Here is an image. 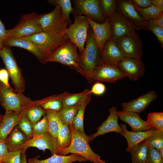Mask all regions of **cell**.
<instances>
[{
    "label": "cell",
    "mask_w": 163,
    "mask_h": 163,
    "mask_svg": "<svg viewBox=\"0 0 163 163\" xmlns=\"http://www.w3.org/2000/svg\"><path fill=\"white\" fill-rule=\"evenodd\" d=\"M6 31L4 25L0 19V50L3 46V42L5 37Z\"/></svg>",
    "instance_id": "49"
},
{
    "label": "cell",
    "mask_w": 163,
    "mask_h": 163,
    "mask_svg": "<svg viewBox=\"0 0 163 163\" xmlns=\"http://www.w3.org/2000/svg\"><path fill=\"white\" fill-rule=\"evenodd\" d=\"M72 94L66 91L62 93L35 101L37 105L40 106L45 110H51L59 111L62 107L63 100Z\"/></svg>",
    "instance_id": "25"
},
{
    "label": "cell",
    "mask_w": 163,
    "mask_h": 163,
    "mask_svg": "<svg viewBox=\"0 0 163 163\" xmlns=\"http://www.w3.org/2000/svg\"><path fill=\"white\" fill-rule=\"evenodd\" d=\"M157 97L155 92L150 91L137 98L122 103L123 110L139 114L145 110Z\"/></svg>",
    "instance_id": "19"
},
{
    "label": "cell",
    "mask_w": 163,
    "mask_h": 163,
    "mask_svg": "<svg viewBox=\"0 0 163 163\" xmlns=\"http://www.w3.org/2000/svg\"><path fill=\"white\" fill-rule=\"evenodd\" d=\"M46 112L48 123V132L57 139L61 123L58 111L47 110Z\"/></svg>",
    "instance_id": "31"
},
{
    "label": "cell",
    "mask_w": 163,
    "mask_h": 163,
    "mask_svg": "<svg viewBox=\"0 0 163 163\" xmlns=\"http://www.w3.org/2000/svg\"><path fill=\"white\" fill-rule=\"evenodd\" d=\"M0 104L5 110L25 113L36 104L23 93H15L0 81Z\"/></svg>",
    "instance_id": "2"
},
{
    "label": "cell",
    "mask_w": 163,
    "mask_h": 163,
    "mask_svg": "<svg viewBox=\"0 0 163 163\" xmlns=\"http://www.w3.org/2000/svg\"><path fill=\"white\" fill-rule=\"evenodd\" d=\"M39 22L43 32L55 35H65L67 29V24L58 5L49 13L41 14Z\"/></svg>",
    "instance_id": "6"
},
{
    "label": "cell",
    "mask_w": 163,
    "mask_h": 163,
    "mask_svg": "<svg viewBox=\"0 0 163 163\" xmlns=\"http://www.w3.org/2000/svg\"><path fill=\"white\" fill-rule=\"evenodd\" d=\"M120 125L123 130L120 134L125 137L127 142L128 146L126 149L127 152H129L139 143L152 136L158 130L153 128L146 131L133 132L127 129L125 124H121Z\"/></svg>",
    "instance_id": "24"
},
{
    "label": "cell",
    "mask_w": 163,
    "mask_h": 163,
    "mask_svg": "<svg viewBox=\"0 0 163 163\" xmlns=\"http://www.w3.org/2000/svg\"><path fill=\"white\" fill-rule=\"evenodd\" d=\"M126 57L141 60L143 44L135 31L115 41Z\"/></svg>",
    "instance_id": "11"
},
{
    "label": "cell",
    "mask_w": 163,
    "mask_h": 163,
    "mask_svg": "<svg viewBox=\"0 0 163 163\" xmlns=\"http://www.w3.org/2000/svg\"><path fill=\"white\" fill-rule=\"evenodd\" d=\"M46 114L45 110L40 106L36 105L28 110L25 116L33 124L39 121L41 117Z\"/></svg>",
    "instance_id": "38"
},
{
    "label": "cell",
    "mask_w": 163,
    "mask_h": 163,
    "mask_svg": "<svg viewBox=\"0 0 163 163\" xmlns=\"http://www.w3.org/2000/svg\"><path fill=\"white\" fill-rule=\"evenodd\" d=\"M30 147L37 148L44 152L46 149H48L53 155L55 153L57 149V139L54 137L49 132H46L27 140L23 148L27 149Z\"/></svg>",
    "instance_id": "16"
},
{
    "label": "cell",
    "mask_w": 163,
    "mask_h": 163,
    "mask_svg": "<svg viewBox=\"0 0 163 163\" xmlns=\"http://www.w3.org/2000/svg\"><path fill=\"white\" fill-rule=\"evenodd\" d=\"M150 21L157 25L163 28V13L156 19Z\"/></svg>",
    "instance_id": "50"
},
{
    "label": "cell",
    "mask_w": 163,
    "mask_h": 163,
    "mask_svg": "<svg viewBox=\"0 0 163 163\" xmlns=\"http://www.w3.org/2000/svg\"><path fill=\"white\" fill-rule=\"evenodd\" d=\"M126 77L117 66L101 63L92 71L87 80L89 84L103 82L115 83Z\"/></svg>",
    "instance_id": "9"
},
{
    "label": "cell",
    "mask_w": 163,
    "mask_h": 163,
    "mask_svg": "<svg viewBox=\"0 0 163 163\" xmlns=\"http://www.w3.org/2000/svg\"><path fill=\"white\" fill-rule=\"evenodd\" d=\"M3 46L11 48L16 46L24 49L34 55L41 63L46 64L48 58L43 50L32 41L26 37H7L4 39Z\"/></svg>",
    "instance_id": "14"
},
{
    "label": "cell",
    "mask_w": 163,
    "mask_h": 163,
    "mask_svg": "<svg viewBox=\"0 0 163 163\" xmlns=\"http://www.w3.org/2000/svg\"><path fill=\"white\" fill-rule=\"evenodd\" d=\"M27 140L25 135L17 126L8 135L4 142L8 151H12L22 149Z\"/></svg>",
    "instance_id": "27"
},
{
    "label": "cell",
    "mask_w": 163,
    "mask_h": 163,
    "mask_svg": "<svg viewBox=\"0 0 163 163\" xmlns=\"http://www.w3.org/2000/svg\"><path fill=\"white\" fill-rule=\"evenodd\" d=\"M158 152L161 158L163 159V148Z\"/></svg>",
    "instance_id": "53"
},
{
    "label": "cell",
    "mask_w": 163,
    "mask_h": 163,
    "mask_svg": "<svg viewBox=\"0 0 163 163\" xmlns=\"http://www.w3.org/2000/svg\"><path fill=\"white\" fill-rule=\"evenodd\" d=\"M41 16L36 12L22 15L17 24L6 30L5 38L24 37L42 32L39 22Z\"/></svg>",
    "instance_id": "7"
},
{
    "label": "cell",
    "mask_w": 163,
    "mask_h": 163,
    "mask_svg": "<svg viewBox=\"0 0 163 163\" xmlns=\"http://www.w3.org/2000/svg\"><path fill=\"white\" fill-rule=\"evenodd\" d=\"M117 11L132 23L136 29H143L145 21L136 10L130 0L117 1Z\"/></svg>",
    "instance_id": "20"
},
{
    "label": "cell",
    "mask_w": 163,
    "mask_h": 163,
    "mask_svg": "<svg viewBox=\"0 0 163 163\" xmlns=\"http://www.w3.org/2000/svg\"><path fill=\"white\" fill-rule=\"evenodd\" d=\"M48 62H58L76 70L85 78V73L81 66L76 46L67 39L52 54Z\"/></svg>",
    "instance_id": "3"
},
{
    "label": "cell",
    "mask_w": 163,
    "mask_h": 163,
    "mask_svg": "<svg viewBox=\"0 0 163 163\" xmlns=\"http://www.w3.org/2000/svg\"><path fill=\"white\" fill-rule=\"evenodd\" d=\"M47 2L55 6L58 5L61 7L67 25L70 26L72 24L70 14L73 10L70 0H48Z\"/></svg>",
    "instance_id": "33"
},
{
    "label": "cell",
    "mask_w": 163,
    "mask_h": 163,
    "mask_svg": "<svg viewBox=\"0 0 163 163\" xmlns=\"http://www.w3.org/2000/svg\"><path fill=\"white\" fill-rule=\"evenodd\" d=\"M22 149L8 151L4 158L3 163H21V153Z\"/></svg>",
    "instance_id": "44"
},
{
    "label": "cell",
    "mask_w": 163,
    "mask_h": 163,
    "mask_svg": "<svg viewBox=\"0 0 163 163\" xmlns=\"http://www.w3.org/2000/svg\"><path fill=\"white\" fill-rule=\"evenodd\" d=\"M72 139V133L69 126L61 121L57 138V148L55 153L59 151L68 147Z\"/></svg>",
    "instance_id": "29"
},
{
    "label": "cell",
    "mask_w": 163,
    "mask_h": 163,
    "mask_svg": "<svg viewBox=\"0 0 163 163\" xmlns=\"http://www.w3.org/2000/svg\"><path fill=\"white\" fill-rule=\"evenodd\" d=\"M110 25V40H116L135 31L134 25L117 11L108 18Z\"/></svg>",
    "instance_id": "13"
},
{
    "label": "cell",
    "mask_w": 163,
    "mask_h": 163,
    "mask_svg": "<svg viewBox=\"0 0 163 163\" xmlns=\"http://www.w3.org/2000/svg\"><path fill=\"white\" fill-rule=\"evenodd\" d=\"M148 147V145L145 139L129 151L132 163H145Z\"/></svg>",
    "instance_id": "30"
},
{
    "label": "cell",
    "mask_w": 163,
    "mask_h": 163,
    "mask_svg": "<svg viewBox=\"0 0 163 163\" xmlns=\"http://www.w3.org/2000/svg\"><path fill=\"white\" fill-rule=\"evenodd\" d=\"M137 12L144 21L153 20L162 13L155 5H152L148 8H142L133 5Z\"/></svg>",
    "instance_id": "34"
},
{
    "label": "cell",
    "mask_w": 163,
    "mask_h": 163,
    "mask_svg": "<svg viewBox=\"0 0 163 163\" xmlns=\"http://www.w3.org/2000/svg\"><path fill=\"white\" fill-rule=\"evenodd\" d=\"M17 126L25 135L28 140L32 138V124L25 115L21 117Z\"/></svg>",
    "instance_id": "42"
},
{
    "label": "cell",
    "mask_w": 163,
    "mask_h": 163,
    "mask_svg": "<svg viewBox=\"0 0 163 163\" xmlns=\"http://www.w3.org/2000/svg\"><path fill=\"white\" fill-rule=\"evenodd\" d=\"M86 42L84 50L79 55L81 66L85 73V78L87 80L92 71L101 63V51L94 41L92 30L90 25Z\"/></svg>",
    "instance_id": "5"
},
{
    "label": "cell",
    "mask_w": 163,
    "mask_h": 163,
    "mask_svg": "<svg viewBox=\"0 0 163 163\" xmlns=\"http://www.w3.org/2000/svg\"><path fill=\"white\" fill-rule=\"evenodd\" d=\"M92 29L94 38L98 49L102 51L106 43L110 40V25L108 18L103 23H97L85 16Z\"/></svg>",
    "instance_id": "15"
},
{
    "label": "cell",
    "mask_w": 163,
    "mask_h": 163,
    "mask_svg": "<svg viewBox=\"0 0 163 163\" xmlns=\"http://www.w3.org/2000/svg\"><path fill=\"white\" fill-rule=\"evenodd\" d=\"M152 32L155 36L161 46L163 47V28L151 21H145L143 29Z\"/></svg>",
    "instance_id": "39"
},
{
    "label": "cell",
    "mask_w": 163,
    "mask_h": 163,
    "mask_svg": "<svg viewBox=\"0 0 163 163\" xmlns=\"http://www.w3.org/2000/svg\"><path fill=\"white\" fill-rule=\"evenodd\" d=\"M74 5L71 13L73 16L84 14L95 22L102 23L105 19L103 16L99 0H73Z\"/></svg>",
    "instance_id": "12"
},
{
    "label": "cell",
    "mask_w": 163,
    "mask_h": 163,
    "mask_svg": "<svg viewBox=\"0 0 163 163\" xmlns=\"http://www.w3.org/2000/svg\"><path fill=\"white\" fill-rule=\"evenodd\" d=\"M25 37L39 47L48 59L68 39L65 35H56L43 32Z\"/></svg>",
    "instance_id": "10"
},
{
    "label": "cell",
    "mask_w": 163,
    "mask_h": 163,
    "mask_svg": "<svg viewBox=\"0 0 163 163\" xmlns=\"http://www.w3.org/2000/svg\"><path fill=\"white\" fill-rule=\"evenodd\" d=\"M74 21L67 28L65 35L78 48L79 55L83 52L90 24L85 16H74Z\"/></svg>",
    "instance_id": "8"
},
{
    "label": "cell",
    "mask_w": 163,
    "mask_h": 163,
    "mask_svg": "<svg viewBox=\"0 0 163 163\" xmlns=\"http://www.w3.org/2000/svg\"><path fill=\"white\" fill-rule=\"evenodd\" d=\"M27 149L23 148L21 153V163H27L25 152Z\"/></svg>",
    "instance_id": "52"
},
{
    "label": "cell",
    "mask_w": 163,
    "mask_h": 163,
    "mask_svg": "<svg viewBox=\"0 0 163 163\" xmlns=\"http://www.w3.org/2000/svg\"><path fill=\"white\" fill-rule=\"evenodd\" d=\"M145 140L148 145L151 146L158 151L163 148V132L158 130Z\"/></svg>",
    "instance_id": "41"
},
{
    "label": "cell",
    "mask_w": 163,
    "mask_h": 163,
    "mask_svg": "<svg viewBox=\"0 0 163 163\" xmlns=\"http://www.w3.org/2000/svg\"><path fill=\"white\" fill-rule=\"evenodd\" d=\"M105 90L106 87L104 84L100 82H97L93 85L90 92L96 95H101L104 94Z\"/></svg>",
    "instance_id": "45"
},
{
    "label": "cell",
    "mask_w": 163,
    "mask_h": 163,
    "mask_svg": "<svg viewBox=\"0 0 163 163\" xmlns=\"http://www.w3.org/2000/svg\"><path fill=\"white\" fill-rule=\"evenodd\" d=\"M3 117L4 115H2L0 113V125L2 121Z\"/></svg>",
    "instance_id": "54"
},
{
    "label": "cell",
    "mask_w": 163,
    "mask_h": 163,
    "mask_svg": "<svg viewBox=\"0 0 163 163\" xmlns=\"http://www.w3.org/2000/svg\"><path fill=\"white\" fill-rule=\"evenodd\" d=\"M9 75L6 69H0V81L8 87L11 88L9 83Z\"/></svg>",
    "instance_id": "47"
},
{
    "label": "cell",
    "mask_w": 163,
    "mask_h": 163,
    "mask_svg": "<svg viewBox=\"0 0 163 163\" xmlns=\"http://www.w3.org/2000/svg\"><path fill=\"white\" fill-rule=\"evenodd\" d=\"M126 77L133 81L137 80L144 74L145 68L141 60L125 57L117 65Z\"/></svg>",
    "instance_id": "18"
},
{
    "label": "cell",
    "mask_w": 163,
    "mask_h": 163,
    "mask_svg": "<svg viewBox=\"0 0 163 163\" xmlns=\"http://www.w3.org/2000/svg\"><path fill=\"white\" fill-rule=\"evenodd\" d=\"M125 57L115 42L110 40L105 44L103 50L101 52V63L117 66Z\"/></svg>",
    "instance_id": "21"
},
{
    "label": "cell",
    "mask_w": 163,
    "mask_h": 163,
    "mask_svg": "<svg viewBox=\"0 0 163 163\" xmlns=\"http://www.w3.org/2000/svg\"><path fill=\"white\" fill-rule=\"evenodd\" d=\"M91 94L90 92L82 100L73 122V125L75 128L84 134H85L84 128V112L87 105L91 100Z\"/></svg>",
    "instance_id": "28"
},
{
    "label": "cell",
    "mask_w": 163,
    "mask_h": 163,
    "mask_svg": "<svg viewBox=\"0 0 163 163\" xmlns=\"http://www.w3.org/2000/svg\"><path fill=\"white\" fill-rule=\"evenodd\" d=\"M117 113L119 118L130 126L132 132L146 131L154 128L137 113L123 110L117 111Z\"/></svg>",
    "instance_id": "22"
},
{
    "label": "cell",
    "mask_w": 163,
    "mask_h": 163,
    "mask_svg": "<svg viewBox=\"0 0 163 163\" xmlns=\"http://www.w3.org/2000/svg\"><path fill=\"white\" fill-rule=\"evenodd\" d=\"M148 124L153 128L163 132V113H149L146 120Z\"/></svg>",
    "instance_id": "36"
},
{
    "label": "cell",
    "mask_w": 163,
    "mask_h": 163,
    "mask_svg": "<svg viewBox=\"0 0 163 163\" xmlns=\"http://www.w3.org/2000/svg\"><path fill=\"white\" fill-rule=\"evenodd\" d=\"M130 1L133 5L142 8H148L153 5L152 0H130Z\"/></svg>",
    "instance_id": "46"
},
{
    "label": "cell",
    "mask_w": 163,
    "mask_h": 163,
    "mask_svg": "<svg viewBox=\"0 0 163 163\" xmlns=\"http://www.w3.org/2000/svg\"><path fill=\"white\" fill-rule=\"evenodd\" d=\"M102 14L106 19L117 11V1L115 0H99Z\"/></svg>",
    "instance_id": "35"
},
{
    "label": "cell",
    "mask_w": 163,
    "mask_h": 163,
    "mask_svg": "<svg viewBox=\"0 0 163 163\" xmlns=\"http://www.w3.org/2000/svg\"><path fill=\"white\" fill-rule=\"evenodd\" d=\"M90 93V90L86 89L78 93H73L66 97L62 102V107H67L76 105L80 103L83 98Z\"/></svg>",
    "instance_id": "37"
},
{
    "label": "cell",
    "mask_w": 163,
    "mask_h": 163,
    "mask_svg": "<svg viewBox=\"0 0 163 163\" xmlns=\"http://www.w3.org/2000/svg\"><path fill=\"white\" fill-rule=\"evenodd\" d=\"M0 57L8 72L15 91L23 93L25 91L26 84L22 69L18 66L11 48L3 46L0 50Z\"/></svg>",
    "instance_id": "4"
},
{
    "label": "cell",
    "mask_w": 163,
    "mask_h": 163,
    "mask_svg": "<svg viewBox=\"0 0 163 163\" xmlns=\"http://www.w3.org/2000/svg\"><path fill=\"white\" fill-rule=\"evenodd\" d=\"M69 126L72 133L70 144L68 147L62 149L55 154L61 155H65L70 153L82 155L88 161L93 163H107L92 150L89 144V136L83 134L76 129L73 124Z\"/></svg>",
    "instance_id": "1"
},
{
    "label": "cell",
    "mask_w": 163,
    "mask_h": 163,
    "mask_svg": "<svg viewBox=\"0 0 163 163\" xmlns=\"http://www.w3.org/2000/svg\"><path fill=\"white\" fill-rule=\"evenodd\" d=\"M145 163H163V159L156 149L148 145Z\"/></svg>",
    "instance_id": "43"
},
{
    "label": "cell",
    "mask_w": 163,
    "mask_h": 163,
    "mask_svg": "<svg viewBox=\"0 0 163 163\" xmlns=\"http://www.w3.org/2000/svg\"><path fill=\"white\" fill-rule=\"evenodd\" d=\"M25 113H18L11 110H5L0 125V142H4L8 135L16 126Z\"/></svg>",
    "instance_id": "23"
},
{
    "label": "cell",
    "mask_w": 163,
    "mask_h": 163,
    "mask_svg": "<svg viewBox=\"0 0 163 163\" xmlns=\"http://www.w3.org/2000/svg\"><path fill=\"white\" fill-rule=\"evenodd\" d=\"M8 151V148L4 142H0V162H2Z\"/></svg>",
    "instance_id": "48"
},
{
    "label": "cell",
    "mask_w": 163,
    "mask_h": 163,
    "mask_svg": "<svg viewBox=\"0 0 163 163\" xmlns=\"http://www.w3.org/2000/svg\"><path fill=\"white\" fill-rule=\"evenodd\" d=\"M39 156H35L28 160L27 163H72L78 161L85 162L87 159L82 155L71 153L68 156L59 155L54 153L50 157L44 160H39Z\"/></svg>",
    "instance_id": "26"
},
{
    "label": "cell",
    "mask_w": 163,
    "mask_h": 163,
    "mask_svg": "<svg viewBox=\"0 0 163 163\" xmlns=\"http://www.w3.org/2000/svg\"><path fill=\"white\" fill-rule=\"evenodd\" d=\"M152 4L155 6L161 13H163V0H152Z\"/></svg>",
    "instance_id": "51"
},
{
    "label": "cell",
    "mask_w": 163,
    "mask_h": 163,
    "mask_svg": "<svg viewBox=\"0 0 163 163\" xmlns=\"http://www.w3.org/2000/svg\"><path fill=\"white\" fill-rule=\"evenodd\" d=\"M117 111L115 106L109 108V116L107 120L97 127V131L94 134L89 136L90 141H92L98 136L108 133L115 132L121 134L123 132L122 129L118 124L119 117L117 114Z\"/></svg>",
    "instance_id": "17"
},
{
    "label": "cell",
    "mask_w": 163,
    "mask_h": 163,
    "mask_svg": "<svg viewBox=\"0 0 163 163\" xmlns=\"http://www.w3.org/2000/svg\"><path fill=\"white\" fill-rule=\"evenodd\" d=\"M0 163H3L2 162H0Z\"/></svg>",
    "instance_id": "55"
},
{
    "label": "cell",
    "mask_w": 163,
    "mask_h": 163,
    "mask_svg": "<svg viewBox=\"0 0 163 163\" xmlns=\"http://www.w3.org/2000/svg\"><path fill=\"white\" fill-rule=\"evenodd\" d=\"M80 102L74 106L62 107L58 111L59 116L62 122L68 126L73 124L74 117L77 113Z\"/></svg>",
    "instance_id": "32"
},
{
    "label": "cell",
    "mask_w": 163,
    "mask_h": 163,
    "mask_svg": "<svg viewBox=\"0 0 163 163\" xmlns=\"http://www.w3.org/2000/svg\"><path fill=\"white\" fill-rule=\"evenodd\" d=\"M32 125V138L48 132V123L46 114L43 116L41 120Z\"/></svg>",
    "instance_id": "40"
}]
</instances>
